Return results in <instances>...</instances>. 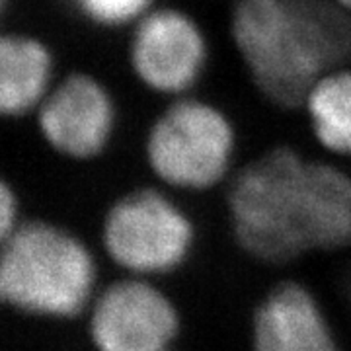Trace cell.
I'll use <instances>...</instances> for the list:
<instances>
[{
    "instance_id": "cell-14",
    "label": "cell",
    "mask_w": 351,
    "mask_h": 351,
    "mask_svg": "<svg viewBox=\"0 0 351 351\" xmlns=\"http://www.w3.org/2000/svg\"><path fill=\"white\" fill-rule=\"evenodd\" d=\"M336 2H339V4H341L343 8H348V10L351 12V0H336Z\"/></svg>"
},
{
    "instance_id": "cell-8",
    "label": "cell",
    "mask_w": 351,
    "mask_h": 351,
    "mask_svg": "<svg viewBox=\"0 0 351 351\" xmlns=\"http://www.w3.org/2000/svg\"><path fill=\"white\" fill-rule=\"evenodd\" d=\"M38 127L51 149L71 160H92L112 143L117 108L108 86L88 73L57 82L39 106Z\"/></svg>"
},
{
    "instance_id": "cell-9",
    "label": "cell",
    "mask_w": 351,
    "mask_h": 351,
    "mask_svg": "<svg viewBox=\"0 0 351 351\" xmlns=\"http://www.w3.org/2000/svg\"><path fill=\"white\" fill-rule=\"evenodd\" d=\"M252 351H339L322 304L308 287L285 281L256 306Z\"/></svg>"
},
{
    "instance_id": "cell-1",
    "label": "cell",
    "mask_w": 351,
    "mask_h": 351,
    "mask_svg": "<svg viewBox=\"0 0 351 351\" xmlns=\"http://www.w3.org/2000/svg\"><path fill=\"white\" fill-rule=\"evenodd\" d=\"M239 246L265 263L351 244V176L291 147H276L244 166L226 193Z\"/></svg>"
},
{
    "instance_id": "cell-3",
    "label": "cell",
    "mask_w": 351,
    "mask_h": 351,
    "mask_svg": "<svg viewBox=\"0 0 351 351\" xmlns=\"http://www.w3.org/2000/svg\"><path fill=\"white\" fill-rule=\"evenodd\" d=\"M92 252L64 226L24 221L2 240L0 297L27 316L71 320L96 299Z\"/></svg>"
},
{
    "instance_id": "cell-2",
    "label": "cell",
    "mask_w": 351,
    "mask_h": 351,
    "mask_svg": "<svg viewBox=\"0 0 351 351\" xmlns=\"http://www.w3.org/2000/svg\"><path fill=\"white\" fill-rule=\"evenodd\" d=\"M230 38L263 98L295 110L351 59V12L336 0H237Z\"/></svg>"
},
{
    "instance_id": "cell-10",
    "label": "cell",
    "mask_w": 351,
    "mask_h": 351,
    "mask_svg": "<svg viewBox=\"0 0 351 351\" xmlns=\"http://www.w3.org/2000/svg\"><path fill=\"white\" fill-rule=\"evenodd\" d=\"M55 57L43 39L12 32L0 39V112L24 117L38 112L55 86Z\"/></svg>"
},
{
    "instance_id": "cell-6",
    "label": "cell",
    "mask_w": 351,
    "mask_h": 351,
    "mask_svg": "<svg viewBox=\"0 0 351 351\" xmlns=\"http://www.w3.org/2000/svg\"><path fill=\"white\" fill-rule=\"evenodd\" d=\"M209 63V41L188 12L152 8L133 25L129 64L138 82L160 96L184 98Z\"/></svg>"
},
{
    "instance_id": "cell-5",
    "label": "cell",
    "mask_w": 351,
    "mask_h": 351,
    "mask_svg": "<svg viewBox=\"0 0 351 351\" xmlns=\"http://www.w3.org/2000/svg\"><path fill=\"white\" fill-rule=\"evenodd\" d=\"M195 226L186 211L154 188H141L112 203L101 221V246L131 277L172 274L188 262Z\"/></svg>"
},
{
    "instance_id": "cell-7",
    "label": "cell",
    "mask_w": 351,
    "mask_h": 351,
    "mask_svg": "<svg viewBox=\"0 0 351 351\" xmlns=\"http://www.w3.org/2000/svg\"><path fill=\"white\" fill-rule=\"evenodd\" d=\"M88 334L98 351H168L180 334V313L149 279L129 276L96 295Z\"/></svg>"
},
{
    "instance_id": "cell-12",
    "label": "cell",
    "mask_w": 351,
    "mask_h": 351,
    "mask_svg": "<svg viewBox=\"0 0 351 351\" xmlns=\"http://www.w3.org/2000/svg\"><path fill=\"white\" fill-rule=\"evenodd\" d=\"M152 2L154 0H71L73 8L86 22L106 29L135 25L151 12Z\"/></svg>"
},
{
    "instance_id": "cell-11",
    "label": "cell",
    "mask_w": 351,
    "mask_h": 351,
    "mask_svg": "<svg viewBox=\"0 0 351 351\" xmlns=\"http://www.w3.org/2000/svg\"><path fill=\"white\" fill-rule=\"evenodd\" d=\"M316 141L332 154L351 156V69L324 75L302 104Z\"/></svg>"
},
{
    "instance_id": "cell-13",
    "label": "cell",
    "mask_w": 351,
    "mask_h": 351,
    "mask_svg": "<svg viewBox=\"0 0 351 351\" xmlns=\"http://www.w3.org/2000/svg\"><path fill=\"white\" fill-rule=\"evenodd\" d=\"M22 223L24 221H20L18 193L8 180H2V188H0V234H2V240L8 239Z\"/></svg>"
},
{
    "instance_id": "cell-4",
    "label": "cell",
    "mask_w": 351,
    "mask_h": 351,
    "mask_svg": "<svg viewBox=\"0 0 351 351\" xmlns=\"http://www.w3.org/2000/svg\"><path fill=\"white\" fill-rule=\"evenodd\" d=\"M237 151V131L221 108L199 98H176L149 129L145 154L152 174L186 191L225 180Z\"/></svg>"
}]
</instances>
